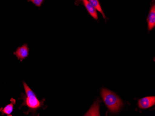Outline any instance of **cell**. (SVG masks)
Returning a JSON list of instances; mask_svg holds the SVG:
<instances>
[{
    "instance_id": "1",
    "label": "cell",
    "mask_w": 155,
    "mask_h": 116,
    "mask_svg": "<svg viewBox=\"0 0 155 116\" xmlns=\"http://www.w3.org/2000/svg\"><path fill=\"white\" fill-rule=\"evenodd\" d=\"M23 85L26 93L25 94L22 92L21 94L20 99H22L23 102L19 108L26 106L28 108V110L24 112V114L28 115L31 112L33 115H36L37 114V111L39 109L41 108L45 109L44 102L45 99H43L42 100H39L36 94L32 91L25 81H23Z\"/></svg>"
},
{
    "instance_id": "2",
    "label": "cell",
    "mask_w": 155,
    "mask_h": 116,
    "mask_svg": "<svg viewBox=\"0 0 155 116\" xmlns=\"http://www.w3.org/2000/svg\"><path fill=\"white\" fill-rule=\"evenodd\" d=\"M101 95L105 105L113 113H117L122 107V100L114 92L105 88L101 90Z\"/></svg>"
},
{
    "instance_id": "3",
    "label": "cell",
    "mask_w": 155,
    "mask_h": 116,
    "mask_svg": "<svg viewBox=\"0 0 155 116\" xmlns=\"http://www.w3.org/2000/svg\"><path fill=\"white\" fill-rule=\"evenodd\" d=\"M148 30L150 32L155 27V0H153L151 3V7L147 18Z\"/></svg>"
},
{
    "instance_id": "4",
    "label": "cell",
    "mask_w": 155,
    "mask_h": 116,
    "mask_svg": "<svg viewBox=\"0 0 155 116\" xmlns=\"http://www.w3.org/2000/svg\"><path fill=\"white\" fill-rule=\"evenodd\" d=\"M155 105V97L147 96L140 99L138 100V107L140 109H148Z\"/></svg>"
},
{
    "instance_id": "5",
    "label": "cell",
    "mask_w": 155,
    "mask_h": 116,
    "mask_svg": "<svg viewBox=\"0 0 155 116\" xmlns=\"http://www.w3.org/2000/svg\"><path fill=\"white\" fill-rule=\"evenodd\" d=\"M29 48L28 44H25L17 48L15 52H14V54L17 57L19 60L22 62L23 60L29 56Z\"/></svg>"
},
{
    "instance_id": "6",
    "label": "cell",
    "mask_w": 155,
    "mask_h": 116,
    "mask_svg": "<svg viewBox=\"0 0 155 116\" xmlns=\"http://www.w3.org/2000/svg\"><path fill=\"white\" fill-rule=\"evenodd\" d=\"M83 5L86 8L89 14L95 20H98L97 10L93 5H91L88 0H83Z\"/></svg>"
},
{
    "instance_id": "7",
    "label": "cell",
    "mask_w": 155,
    "mask_h": 116,
    "mask_svg": "<svg viewBox=\"0 0 155 116\" xmlns=\"http://www.w3.org/2000/svg\"><path fill=\"white\" fill-rule=\"evenodd\" d=\"M11 103L9 104L6 105L4 108H0V112H2V115L6 114L8 116H12L11 113L14 109V105L15 104L16 100L12 98L10 99Z\"/></svg>"
},
{
    "instance_id": "8",
    "label": "cell",
    "mask_w": 155,
    "mask_h": 116,
    "mask_svg": "<svg viewBox=\"0 0 155 116\" xmlns=\"http://www.w3.org/2000/svg\"><path fill=\"white\" fill-rule=\"evenodd\" d=\"M90 3L94 6L97 11L101 14L104 19L105 20H106L107 17L104 14V12L103 11L102 9L101 6V3H100L99 0H89Z\"/></svg>"
},
{
    "instance_id": "9",
    "label": "cell",
    "mask_w": 155,
    "mask_h": 116,
    "mask_svg": "<svg viewBox=\"0 0 155 116\" xmlns=\"http://www.w3.org/2000/svg\"><path fill=\"white\" fill-rule=\"evenodd\" d=\"M45 0H28V2H31L35 6L38 8L41 7V6L43 4Z\"/></svg>"
},
{
    "instance_id": "10",
    "label": "cell",
    "mask_w": 155,
    "mask_h": 116,
    "mask_svg": "<svg viewBox=\"0 0 155 116\" xmlns=\"http://www.w3.org/2000/svg\"><path fill=\"white\" fill-rule=\"evenodd\" d=\"M82 1L83 0H76L75 2V4L77 6H78V5L81 4Z\"/></svg>"
}]
</instances>
